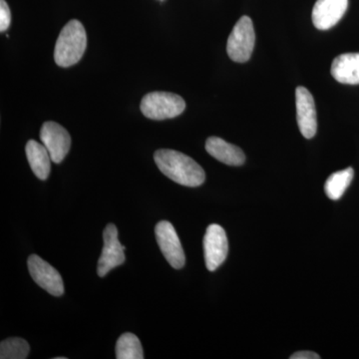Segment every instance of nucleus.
Masks as SVG:
<instances>
[{
    "label": "nucleus",
    "mask_w": 359,
    "mask_h": 359,
    "mask_svg": "<svg viewBox=\"0 0 359 359\" xmlns=\"http://www.w3.org/2000/svg\"><path fill=\"white\" fill-rule=\"evenodd\" d=\"M154 160L160 171L180 185L195 188L204 184V169L183 153L161 149L156 151Z\"/></svg>",
    "instance_id": "nucleus-1"
},
{
    "label": "nucleus",
    "mask_w": 359,
    "mask_h": 359,
    "mask_svg": "<svg viewBox=\"0 0 359 359\" xmlns=\"http://www.w3.org/2000/svg\"><path fill=\"white\" fill-rule=\"evenodd\" d=\"M87 46L86 32L80 21H69L61 30L55 49L54 60L60 67H70L79 62Z\"/></svg>",
    "instance_id": "nucleus-2"
},
{
    "label": "nucleus",
    "mask_w": 359,
    "mask_h": 359,
    "mask_svg": "<svg viewBox=\"0 0 359 359\" xmlns=\"http://www.w3.org/2000/svg\"><path fill=\"white\" fill-rule=\"evenodd\" d=\"M140 108L145 117L160 121L181 115L186 109V102L177 94L151 92L142 99Z\"/></svg>",
    "instance_id": "nucleus-3"
},
{
    "label": "nucleus",
    "mask_w": 359,
    "mask_h": 359,
    "mask_svg": "<svg viewBox=\"0 0 359 359\" xmlns=\"http://www.w3.org/2000/svg\"><path fill=\"white\" fill-rule=\"evenodd\" d=\"M256 34L249 16H242L233 26L226 43V52L231 60L245 63L250 60L254 51Z\"/></svg>",
    "instance_id": "nucleus-4"
},
{
    "label": "nucleus",
    "mask_w": 359,
    "mask_h": 359,
    "mask_svg": "<svg viewBox=\"0 0 359 359\" xmlns=\"http://www.w3.org/2000/svg\"><path fill=\"white\" fill-rule=\"evenodd\" d=\"M156 240L163 256L172 268L180 269L185 266L186 257L178 233L170 222L162 221L155 226Z\"/></svg>",
    "instance_id": "nucleus-5"
},
{
    "label": "nucleus",
    "mask_w": 359,
    "mask_h": 359,
    "mask_svg": "<svg viewBox=\"0 0 359 359\" xmlns=\"http://www.w3.org/2000/svg\"><path fill=\"white\" fill-rule=\"evenodd\" d=\"M103 241L102 254L97 266V273L101 278L125 263V247L118 240V230L114 224L106 226L103 231Z\"/></svg>",
    "instance_id": "nucleus-6"
},
{
    "label": "nucleus",
    "mask_w": 359,
    "mask_h": 359,
    "mask_svg": "<svg viewBox=\"0 0 359 359\" xmlns=\"http://www.w3.org/2000/svg\"><path fill=\"white\" fill-rule=\"evenodd\" d=\"M28 269L33 280L54 297L65 294V283L57 269L53 268L37 255L28 257Z\"/></svg>",
    "instance_id": "nucleus-7"
},
{
    "label": "nucleus",
    "mask_w": 359,
    "mask_h": 359,
    "mask_svg": "<svg viewBox=\"0 0 359 359\" xmlns=\"http://www.w3.org/2000/svg\"><path fill=\"white\" fill-rule=\"evenodd\" d=\"M229 242L226 231L217 224H210L204 237L205 266L210 271H216L226 261Z\"/></svg>",
    "instance_id": "nucleus-8"
},
{
    "label": "nucleus",
    "mask_w": 359,
    "mask_h": 359,
    "mask_svg": "<svg viewBox=\"0 0 359 359\" xmlns=\"http://www.w3.org/2000/svg\"><path fill=\"white\" fill-rule=\"evenodd\" d=\"M40 140L50 154L52 162H62L70 150L71 138L67 130L56 122H45L40 130Z\"/></svg>",
    "instance_id": "nucleus-9"
},
{
    "label": "nucleus",
    "mask_w": 359,
    "mask_h": 359,
    "mask_svg": "<svg viewBox=\"0 0 359 359\" xmlns=\"http://www.w3.org/2000/svg\"><path fill=\"white\" fill-rule=\"evenodd\" d=\"M295 106L299 131L304 138H313L318 131V118L313 97L308 89L297 87L295 90Z\"/></svg>",
    "instance_id": "nucleus-10"
},
{
    "label": "nucleus",
    "mask_w": 359,
    "mask_h": 359,
    "mask_svg": "<svg viewBox=\"0 0 359 359\" xmlns=\"http://www.w3.org/2000/svg\"><path fill=\"white\" fill-rule=\"evenodd\" d=\"M347 7L348 0H318L311 14L313 25L320 30L330 29L341 20Z\"/></svg>",
    "instance_id": "nucleus-11"
},
{
    "label": "nucleus",
    "mask_w": 359,
    "mask_h": 359,
    "mask_svg": "<svg viewBox=\"0 0 359 359\" xmlns=\"http://www.w3.org/2000/svg\"><path fill=\"white\" fill-rule=\"evenodd\" d=\"M205 150L215 159L229 166H242L245 161V153L242 149L228 143L219 137L208 138L205 142Z\"/></svg>",
    "instance_id": "nucleus-12"
},
{
    "label": "nucleus",
    "mask_w": 359,
    "mask_h": 359,
    "mask_svg": "<svg viewBox=\"0 0 359 359\" xmlns=\"http://www.w3.org/2000/svg\"><path fill=\"white\" fill-rule=\"evenodd\" d=\"M332 75L342 84H359V53L337 56L332 65Z\"/></svg>",
    "instance_id": "nucleus-13"
},
{
    "label": "nucleus",
    "mask_w": 359,
    "mask_h": 359,
    "mask_svg": "<svg viewBox=\"0 0 359 359\" xmlns=\"http://www.w3.org/2000/svg\"><path fill=\"white\" fill-rule=\"evenodd\" d=\"M26 157L33 173L37 178L46 180L50 174L51 157L44 145L35 140H29L26 144Z\"/></svg>",
    "instance_id": "nucleus-14"
},
{
    "label": "nucleus",
    "mask_w": 359,
    "mask_h": 359,
    "mask_svg": "<svg viewBox=\"0 0 359 359\" xmlns=\"http://www.w3.org/2000/svg\"><path fill=\"white\" fill-rule=\"evenodd\" d=\"M353 176V168H347L346 170L330 175L325 184V192L327 197L330 200H339L351 185Z\"/></svg>",
    "instance_id": "nucleus-15"
},
{
    "label": "nucleus",
    "mask_w": 359,
    "mask_h": 359,
    "mask_svg": "<svg viewBox=\"0 0 359 359\" xmlns=\"http://www.w3.org/2000/svg\"><path fill=\"white\" fill-rule=\"evenodd\" d=\"M116 358L143 359L144 353L138 337L133 334H123L116 344Z\"/></svg>",
    "instance_id": "nucleus-16"
},
{
    "label": "nucleus",
    "mask_w": 359,
    "mask_h": 359,
    "mask_svg": "<svg viewBox=\"0 0 359 359\" xmlns=\"http://www.w3.org/2000/svg\"><path fill=\"white\" fill-rule=\"evenodd\" d=\"M30 347L28 342L20 337H11L0 344V358L25 359L28 358Z\"/></svg>",
    "instance_id": "nucleus-17"
},
{
    "label": "nucleus",
    "mask_w": 359,
    "mask_h": 359,
    "mask_svg": "<svg viewBox=\"0 0 359 359\" xmlns=\"http://www.w3.org/2000/svg\"><path fill=\"white\" fill-rule=\"evenodd\" d=\"M11 22V13L6 0H0V32L8 29Z\"/></svg>",
    "instance_id": "nucleus-18"
},
{
    "label": "nucleus",
    "mask_w": 359,
    "mask_h": 359,
    "mask_svg": "<svg viewBox=\"0 0 359 359\" xmlns=\"http://www.w3.org/2000/svg\"><path fill=\"white\" fill-rule=\"evenodd\" d=\"M290 359H320V356L313 351H299L292 354Z\"/></svg>",
    "instance_id": "nucleus-19"
},
{
    "label": "nucleus",
    "mask_w": 359,
    "mask_h": 359,
    "mask_svg": "<svg viewBox=\"0 0 359 359\" xmlns=\"http://www.w3.org/2000/svg\"><path fill=\"white\" fill-rule=\"evenodd\" d=\"M55 359H66V358H56Z\"/></svg>",
    "instance_id": "nucleus-20"
},
{
    "label": "nucleus",
    "mask_w": 359,
    "mask_h": 359,
    "mask_svg": "<svg viewBox=\"0 0 359 359\" xmlns=\"http://www.w3.org/2000/svg\"><path fill=\"white\" fill-rule=\"evenodd\" d=\"M160 1H163V0H160Z\"/></svg>",
    "instance_id": "nucleus-21"
}]
</instances>
